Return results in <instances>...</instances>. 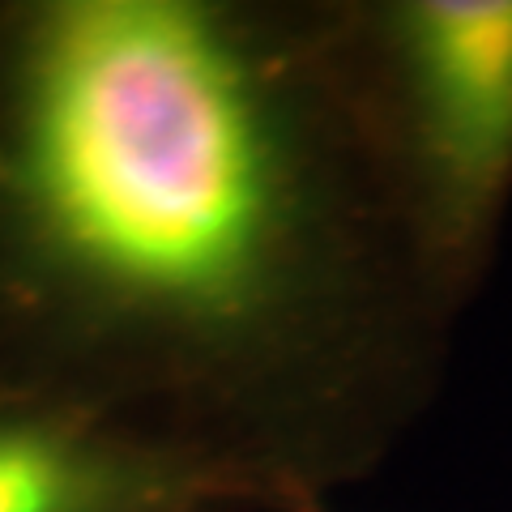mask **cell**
<instances>
[{"instance_id": "1", "label": "cell", "mask_w": 512, "mask_h": 512, "mask_svg": "<svg viewBox=\"0 0 512 512\" xmlns=\"http://www.w3.org/2000/svg\"><path fill=\"white\" fill-rule=\"evenodd\" d=\"M18 188L64 269L133 308L231 320L265 291L282 158L265 94L210 13L69 0L26 47Z\"/></svg>"}, {"instance_id": "2", "label": "cell", "mask_w": 512, "mask_h": 512, "mask_svg": "<svg viewBox=\"0 0 512 512\" xmlns=\"http://www.w3.org/2000/svg\"><path fill=\"white\" fill-rule=\"evenodd\" d=\"M397 26L427 167L474 227L512 175V0H423Z\"/></svg>"}, {"instance_id": "3", "label": "cell", "mask_w": 512, "mask_h": 512, "mask_svg": "<svg viewBox=\"0 0 512 512\" xmlns=\"http://www.w3.org/2000/svg\"><path fill=\"white\" fill-rule=\"evenodd\" d=\"M133 474L116 457L39 423H0V512H120Z\"/></svg>"}]
</instances>
